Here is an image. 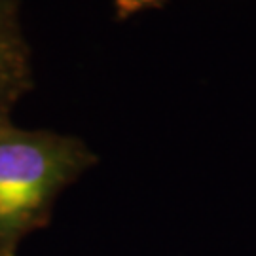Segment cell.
<instances>
[{
  "mask_svg": "<svg viewBox=\"0 0 256 256\" xmlns=\"http://www.w3.org/2000/svg\"><path fill=\"white\" fill-rule=\"evenodd\" d=\"M167 2L171 0H114V10L118 19H129L148 10L164 8Z\"/></svg>",
  "mask_w": 256,
  "mask_h": 256,
  "instance_id": "3",
  "label": "cell"
},
{
  "mask_svg": "<svg viewBox=\"0 0 256 256\" xmlns=\"http://www.w3.org/2000/svg\"><path fill=\"white\" fill-rule=\"evenodd\" d=\"M97 156L82 138L50 129L0 126V256H19V245L46 228L59 196Z\"/></svg>",
  "mask_w": 256,
  "mask_h": 256,
  "instance_id": "1",
  "label": "cell"
},
{
  "mask_svg": "<svg viewBox=\"0 0 256 256\" xmlns=\"http://www.w3.org/2000/svg\"><path fill=\"white\" fill-rule=\"evenodd\" d=\"M21 0H0V126L12 122V110L32 90L30 50L19 23Z\"/></svg>",
  "mask_w": 256,
  "mask_h": 256,
  "instance_id": "2",
  "label": "cell"
}]
</instances>
